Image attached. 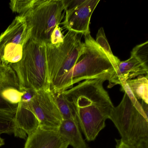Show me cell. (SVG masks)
I'll list each match as a JSON object with an SVG mask.
<instances>
[{
	"label": "cell",
	"mask_w": 148,
	"mask_h": 148,
	"mask_svg": "<svg viewBox=\"0 0 148 148\" xmlns=\"http://www.w3.org/2000/svg\"><path fill=\"white\" fill-rule=\"evenodd\" d=\"M102 79L85 80L69 90L63 91L72 106L79 125L88 141L96 139L105 127L114 107Z\"/></svg>",
	"instance_id": "cell-1"
},
{
	"label": "cell",
	"mask_w": 148,
	"mask_h": 148,
	"mask_svg": "<svg viewBox=\"0 0 148 148\" xmlns=\"http://www.w3.org/2000/svg\"><path fill=\"white\" fill-rule=\"evenodd\" d=\"M84 36L83 53L73 68L66 74L58 90H68L74 84L84 80L102 79L109 81L115 69L107 55L89 33Z\"/></svg>",
	"instance_id": "cell-2"
},
{
	"label": "cell",
	"mask_w": 148,
	"mask_h": 148,
	"mask_svg": "<svg viewBox=\"0 0 148 148\" xmlns=\"http://www.w3.org/2000/svg\"><path fill=\"white\" fill-rule=\"evenodd\" d=\"M11 66L16 73L22 91L51 89L46 45L29 39L24 47L21 60Z\"/></svg>",
	"instance_id": "cell-3"
},
{
	"label": "cell",
	"mask_w": 148,
	"mask_h": 148,
	"mask_svg": "<svg viewBox=\"0 0 148 148\" xmlns=\"http://www.w3.org/2000/svg\"><path fill=\"white\" fill-rule=\"evenodd\" d=\"M80 34L68 31L63 42L46 45L48 79L51 90L56 91L66 74L73 68L83 53Z\"/></svg>",
	"instance_id": "cell-4"
},
{
	"label": "cell",
	"mask_w": 148,
	"mask_h": 148,
	"mask_svg": "<svg viewBox=\"0 0 148 148\" xmlns=\"http://www.w3.org/2000/svg\"><path fill=\"white\" fill-rule=\"evenodd\" d=\"M64 13L63 0H38L32 8L21 16L30 31V39L46 45L50 43L52 33Z\"/></svg>",
	"instance_id": "cell-5"
},
{
	"label": "cell",
	"mask_w": 148,
	"mask_h": 148,
	"mask_svg": "<svg viewBox=\"0 0 148 148\" xmlns=\"http://www.w3.org/2000/svg\"><path fill=\"white\" fill-rule=\"evenodd\" d=\"M109 119L127 144L135 145L140 139L148 137V120L134 107L126 93L120 103L113 107Z\"/></svg>",
	"instance_id": "cell-6"
},
{
	"label": "cell",
	"mask_w": 148,
	"mask_h": 148,
	"mask_svg": "<svg viewBox=\"0 0 148 148\" xmlns=\"http://www.w3.org/2000/svg\"><path fill=\"white\" fill-rule=\"evenodd\" d=\"M30 38V32L23 16L15 18L7 29L0 35L1 64L10 66L21 59L23 50Z\"/></svg>",
	"instance_id": "cell-7"
},
{
	"label": "cell",
	"mask_w": 148,
	"mask_h": 148,
	"mask_svg": "<svg viewBox=\"0 0 148 148\" xmlns=\"http://www.w3.org/2000/svg\"><path fill=\"white\" fill-rule=\"evenodd\" d=\"M99 0H63L66 13L62 23L68 31L86 35L90 33L91 17Z\"/></svg>",
	"instance_id": "cell-8"
},
{
	"label": "cell",
	"mask_w": 148,
	"mask_h": 148,
	"mask_svg": "<svg viewBox=\"0 0 148 148\" xmlns=\"http://www.w3.org/2000/svg\"><path fill=\"white\" fill-rule=\"evenodd\" d=\"M27 103L38 120L40 127L58 131L63 119L51 89L37 92Z\"/></svg>",
	"instance_id": "cell-9"
},
{
	"label": "cell",
	"mask_w": 148,
	"mask_h": 148,
	"mask_svg": "<svg viewBox=\"0 0 148 148\" xmlns=\"http://www.w3.org/2000/svg\"><path fill=\"white\" fill-rule=\"evenodd\" d=\"M23 93L13 69L10 66L0 64V97L9 103L18 105Z\"/></svg>",
	"instance_id": "cell-10"
},
{
	"label": "cell",
	"mask_w": 148,
	"mask_h": 148,
	"mask_svg": "<svg viewBox=\"0 0 148 148\" xmlns=\"http://www.w3.org/2000/svg\"><path fill=\"white\" fill-rule=\"evenodd\" d=\"M69 143L57 131L39 128L28 136L24 148H67Z\"/></svg>",
	"instance_id": "cell-11"
},
{
	"label": "cell",
	"mask_w": 148,
	"mask_h": 148,
	"mask_svg": "<svg viewBox=\"0 0 148 148\" xmlns=\"http://www.w3.org/2000/svg\"><path fill=\"white\" fill-rule=\"evenodd\" d=\"M148 68L145 67L137 59L131 55L125 61H120L116 71L109 80V88L122 82L133 79L139 76L148 75Z\"/></svg>",
	"instance_id": "cell-12"
},
{
	"label": "cell",
	"mask_w": 148,
	"mask_h": 148,
	"mask_svg": "<svg viewBox=\"0 0 148 148\" xmlns=\"http://www.w3.org/2000/svg\"><path fill=\"white\" fill-rule=\"evenodd\" d=\"M16 126L15 136L25 138L35 132L40 126L39 123L27 103L20 101L14 115Z\"/></svg>",
	"instance_id": "cell-13"
},
{
	"label": "cell",
	"mask_w": 148,
	"mask_h": 148,
	"mask_svg": "<svg viewBox=\"0 0 148 148\" xmlns=\"http://www.w3.org/2000/svg\"><path fill=\"white\" fill-rule=\"evenodd\" d=\"M58 131L60 136L73 148L87 147L80 132L78 122L63 119Z\"/></svg>",
	"instance_id": "cell-14"
},
{
	"label": "cell",
	"mask_w": 148,
	"mask_h": 148,
	"mask_svg": "<svg viewBox=\"0 0 148 148\" xmlns=\"http://www.w3.org/2000/svg\"><path fill=\"white\" fill-rule=\"evenodd\" d=\"M126 82L135 97L148 104V75L139 76Z\"/></svg>",
	"instance_id": "cell-15"
},
{
	"label": "cell",
	"mask_w": 148,
	"mask_h": 148,
	"mask_svg": "<svg viewBox=\"0 0 148 148\" xmlns=\"http://www.w3.org/2000/svg\"><path fill=\"white\" fill-rule=\"evenodd\" d=\"M51 91L63 119L78 122L74 109L71 103L64 96L63 92L54 91L51 90Z\"/></svg>",
	"instance_id": "cell-16"
},
{
	"label": "cell",
	"mask_w": 148,
	"mask_h": 148,
	"mask_svg": "<svg viewBox=\"0 0 148 148\" xmlns=\"http://www.w3.org/2000/svg\"><path fill=\"white\" fill-rule=\"evenodd\" d=\"M96 41L109 58V60L111 62L112 66L115 69V71H116L118 66L121 61L117 57L113 55L110 47L106 38L104 30L103 27H101L98 30L97 34Z\"/></svg>",
	"instance_id": "cell-17"
},
{
	"label": "cell",
	"mask_w": 148,
	"mask_h": 148,
	"mask_svg": "<svg viewBox=\"0 0 148 148\" xmlns=\"http://www.w3.org/2000/svg\"><path fill=\"white\" fill-rule=\"evenodd\" d=\"M15 131L14 115L0 110V134H14Z\"/></svg>",
	"instance_id": "cell-18"
},
{
	"label": "cell",
	"mask_w": 148,
	"mask_h": 148,
	"mask_svg": "<svg viewBox=\"0 0 148 148\" xmlns=\"http://www.w3.org/2000/svg\"><path fill=\"white\" fill-rule=\"evenodd\" d=\"M38 0H13L10 2V7L14 12L18 13L19 15L26 13L33 7Z\"/></svg>",
	"instance_id": "cell-19"
},
{
	"label": "cell",
	"mask_w": 148,
	"mask_h": 148,
	"mask_svg": "<svg viewBox=\"0 0 148 148\" xmlns=\"http://www.w3.org/2000/svg\"><path fill=\"white\" fill-rule=\"evenodd\" d=\"M131 55L134 56L148 68V41L136 46L132 51Z\"/></svg>",
	"instance_id": "cell-20"
},
{
	"label": "cell",
	"mask_w": 148,
	"mask_h": 148,
	"mask_svg": "<svg viewBox=\"0 0 148 148\" xmlns=\"http://www.w3.org/2000/svg\"><path fill=\"white\" fill-rule=\"evenodd\" d=\"M120 85L122 86L121 90L124 92L125 93H126V95L129 97V99L130 100L131 102L132 103V105L147 120H148V116H146L143 110L142 105L141 103L138 102L137 99L135 97L133 94V92L132 91L130 88L129 87L128 84L126 83V81H124L120 84Z\"/></svg>",
	"instance_id": "cell-21"
},
{
	"label": "cell",
	"mask_w": 148,
	"mask_h": 148,
	"mask_svg": "<svg viewBox=\"0 0 148 148\" xmlns=\"http://www.w3.org/2000/svg\"><path fill=\"white\" fill-rule=\"evenodd\" d=\"M64 39V36L62 33L61 28L59 25L57 26L52 33L49 44L52 45H58L63 42Z\"/></svg>",
	"instance_id": "cell-22"
},
{
	"label": "cell",
	"mask_w": 148,
	"mask_h": 148,
	"mask_svg": "<svg viewBox=\"0 0 148 148\" xmlns=\"http://www.w3.org/2000/svg\"><path fill=\"white\" fill-rule=\"evenodd\" d=\"M18 105H12L5 101L0 97V110L15 115Z\"/></svg>",
	"instance_id": "cell-23"
},
{
	"label": "cell",
	"mask_w": 148,
	"mask_h": 148,
	"mask_svg": "<svg viewBox=\"0 0 148 148\" xmlns=\"http://www.w3.org/2000/svg\"><path fill=\"white\" fill-rule=\"evenodd\" d=\"M24 93L21 97V102L24 103H29L33 98L37 92L31 90H25L23 91Z\"/></svg>",
	"instance_id": "cell-24"
},
{
	"label": "cell",
	"mask_w": 148,
	"mask_h": 148,
	"mask_svg": "<svg viewBox=\"0 0 148 148\" xmlns=\"http://www.w3.org/2000/svg\"><path fill=\"white\" fill-rule=\"evenodd\" d=\"M135 146L136 148H148V137L140 139Z\"/></svg>",
	"instance_id": "cell-25"
},
{
	"label": "cell",
	"mask_w": 148,
	"mask_h": 148,
	"mask_svg": "<svg viewBox=\"0 0 148 148\" xmlns=\"http://www.w3.org/2000/svg\"><path fill=\"white\" fill-rule=\"evenodd\" d=\"M116 148H136L135 145H130L123 142L121 139L116 140Z\"/></svg>",
	"instance_id": "cell-26"
},
{
	"label": "cell",
	"mask_w": 148,
	"mask_h": 148,
	"mask_svg": "<svg viewBox=\"0 0 148 148\" xmlns=\"http://www.w3.org/2000/svg\"><path fill=\"white\" fill-rule=\"evenodd\" d=\"M142 105V108H143V110L144 112L145 113L146 116H148V104L145 103L144 102L142 101V103L141 104Z\"/></svg>",
	"instance_id": "cell-27"
},
{
	"label": "cell",
	"mask_w": 148,
	"mask_h": 148,
	"mask_svg": "<svg viewBox=\"0 0 148 148\" xmlns=\"http://www.w3.org/2000/svg\"><path fill=\"white\" fill-rule=\"evenodd\" d=\"M1 134H0V147L5 145V141H4V139L1 137Z\"/></svg>",
	"instance_id": "cell-28"
},
{
	"label": "cell",
	"mask_w": 148,
	"mask_h": 148,
	"mask_svg": "<svg viewBox=\"0 0 148 148\" xmlns=\"http://www.w3.org/2000/svg\"><path fill=\"white\" fill-rule=\"evenodd\" d=\"M1 64V56H0V64Z\"/></svg>",
	"instance_id": "cell-29"
}]
</instances>
